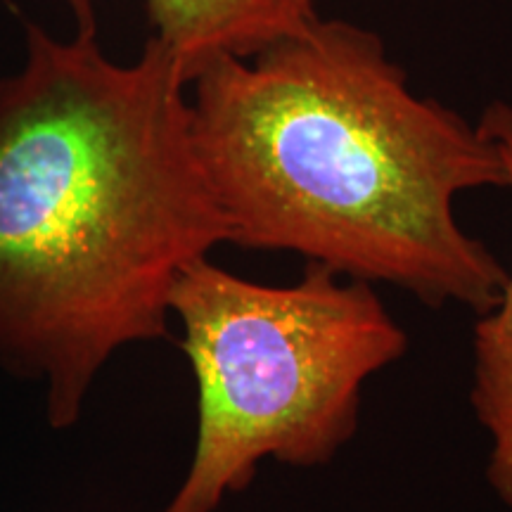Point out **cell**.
Masks as SVG:
<instances>
[{"label": "cell", "mask_w": 512, "mask_h": 512, "mask_svg": "<svg viewBox=\"0 0 512 512\" xmlns=\"http://www.w3.org/2000/svg\"><path fill=\"white\" fill-rule=\"evenodd\" d=\"M479 126L501 150L512 190V107L491 102ZM475 325V380L472 408L491 439L486 479L501 503L512 510V268L494 309L479 313Z\"/></svg>", "instance_id": "obj_5"}, {"label": "cell", "mask_w": 512, "mask_h": 512, "mask_svg": "<svg viewBox=\"0 0 512 512\" xmlns=\"http://www.w3.org/2000/svg\"><path fill=\"white\" fill-rule=\"evenodd\" d=\"M152 36L181 60L188 83L216 55L247 57L320 17L316 0H143Z\"/></svg>", "instance_id": "obj_4"}, {"label": "cell", "mask_w": 512, "mask_h": 512, "mask_svg": "<svg viewBox=\"0 0 512 512\" xmlns=\"http://www.w3.org/2000/svg\"><path fill=\"white\" fill-rule=\"evenodd\" d=\"M169 311L195 375L197 437L164 512H214L266 458L330 463L356 434L363 384L408 349L370 283L316 261L275 287L202 256L178 275Z\"/></svg>", "instance_id": "obj_3"}, {"label": "cell", "mask_w": 512, "mask_h": 512, "mask_svg": "<svg viewBox=\"0 0 512 512\" xmlns=\"http://www.w3.org/2000/svg\"><path fill=\"white\" fill-rule=\"evenodd\" d=\"M188 98L230 245L302 254L432 309L498 304L508 271L458 226L453 202L508 188L501 150L415 95L375 31L318 17L254 55L211 57Z\"/></svg>", "instance_id": "obj_2"}, {"label": "cell", "mask_w": 512, "mask_h": 512, "mask_svg": "<svg viewBox=\"0 0 512 512\" xmlns=\"http://www.w3.org/2000/svg\"><path fill=\"white\" fill-rule=\"evenodd\" d=\"M188 86L155 36L119 64L38 24L0 79V368L46 382L53 430L119 349L166 337L183 268L230 245Z\"/></svg>", "instance_id": "obj_1"}, {"label": "cell", "mask_w": 512, "mask_h": 512, "mask_svg": "<svg viewBox=\"0 0 512 512\" xmlns=\"http://www.w3.org/2000/svg\"><path fill=\"white\" fill-rule=\"evenodd\" d=\"M72 12L76 34L83 36H98V17H95L93 0H62Z\"/></svg>", "instance_id": "obj_6"}]
</instances>
